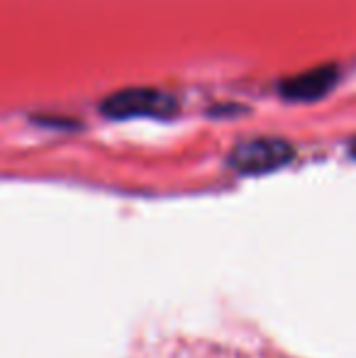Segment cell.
I'll use <instances>...</instances> for the list:
<instances>
[{"label": "cell", "mask_w": 356, "mask_h": 358, "mask_svg": "<svg viewBox=\"0 0 356 358\" xmlns=\"http://www.w3.org/2000/svg\"><path fill=\"white\" fill-rule=\"evenodd\" d=\"M178 105L171 95L152 88H129L113 93L103 100L100 113L113 120H132V117H171L176 115Z\"/></svg>", "instance_id": "obj_1"}, {"label": "cell", "mask_w": 356, "mask_h": 358, "mask_svg": "<svg viewBox=\"0 0 356 358\" xmlns=\"http://www.w3.org/2000/svg\"><path fill=\"white\" fill-rule=\"evenodd\" d=\"M293 146L285 139L276 137H262V139H249L232 149L229 154V166L242 176H262L271 171L283 169L293 159Z\"/></svg>", "instance_id": "obj_2"}, {"label": "cell", "mask_w": 356, "mask_h": 358, "mask_svg": "<svg viewBox=\"0 0 356 358\" xmlns=\"http://www.w3.org/2000/svg\"><path fill=\"white\" fill-rule=\"evenodd\" d=\"M337 66L327 64V66L313 69V71H305L293 78H285L280 83V95L285 100H293V103H313L320 100L329 93V90L337 85Z\"/></svg>", "instance_id": "obj_3"}, {"label": "cell", "mask_w": 356, "mask_h": 358, "mask_svg": "<svg viewBox=\"0 0 356 358\" xmlns=\"http://www.w3.org/2000/svg\"><path fill=\"white\" fill-rule=\"evenodd\" d=\"M352 154L356 156V139H354V142H352Z\"/></svg>", "instance_id": "obj_4"}]
</instances>
